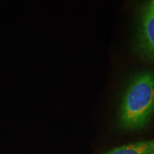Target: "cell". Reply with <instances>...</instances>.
<instances>
[{
	"label": "cell",
	"instance_id": "cell-1",
	"mask_svg": "<svg viewBox=\"0 0 154 154\" xmlns=\"http://www.w3.org/2000/svg\"><path fill=\"white\" fill-rule=\"evenodd\" d=\"M154 114V73L143 71L129 82L119 109L118 121L125 129L144 127Z\"/></svg>",
	"mask_w": 154,
	"mask_h": 154
},
{
	"label": "cell",
	"instance_id": "cell-2",
	"mask_svg": "<svg viewBox=\"0 0 154 154\" xmlns=\"http://www.w3.org/2000/svg\"><path fill=\"white\" fill-rule=\"evenodd\" d=\"M137 48L145 58L154 61V0L142 6L137 33Z\"/></svg>",
	"mask_w": 154,
	"mask_h": 154
},
{
	"label": "cell",
	"instance_id": "cell-3",
	"mask_svg": "<svg viewBox=\"0 0 154 154\" xmlns=\"http://www.w3.org/2000/svg\"><path fill=\"white\" fill-rule=\"evenodd\" d=\"M105 154H154V140L124 145L111 149Z\"/></svg>",
	"mask_w": 154,
	"mask_h": 154
}]
</instances>
